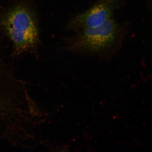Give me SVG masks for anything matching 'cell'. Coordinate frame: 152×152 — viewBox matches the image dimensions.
<instances>
[{"mask_svg": "<svg viewBox=\"0 0 152 152\" xmlns=\"http://www.w3.org/2000/svg\"><path fill=\"white\" fill-rule=\"evenodd\" d=\"M0 29L10 40L16 55L33 52L39 46L40 37L37 12L28 3H15L1 12Z\"/></svg>", "mask_w": 152, "mask_h": 152, "instance_id": "obj_1", "label": "cell"}, {"mask_svg": "<svg viewBox=\"0 0 152 152\" xmlns=\"http://www.w3.org/2000/svg\"><path fill=\"white\" fill-rule=\"evenodd\" d=\"M120 26L113 18L96 27L85 28L69 42L68 48L74 52L95 54L113 46L121 33Z\"/></svg>", "mask_w": 152, "mask_h": 152, "instance_id": "obj_2", "label": "cell"}, {"mask_svg": "<svg viewBox=\"0 0 152 152\" xmlns=\"http://www.w3.org/2000/svg\"><path fill=\"white\" fill-rule=\"evenodd\" d=\"M124 3V0H98L90 9L71 18L66 28L78 31L99 26L113 18L114 13Z\"/></svg>", "mask_w": 152, "mask_h": 152, "instance_id": "obj_3", "label": "cell"}, {"mask_svg": "<svg viewBox=\"0 0 152 152\" xmlns=\"http://www.w3.org/2000/svg\"><path fill=\"white\" fill-rule=\"evenodd\" d=\"M147 1L149 2L151 4H152V0H147Z\"/></svg>", "mask_w": 152, "mask_h": 152, "instance_id": "obj_4", "label": "cell"}]
</instances>
